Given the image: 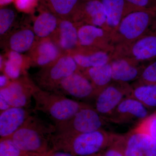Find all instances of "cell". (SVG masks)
I'll list each match as a JSON object with an SVG mask.
<instances>
[{"label":"cell","instance_id":"1","mask_svg":"<svg viewBox=\"0 0 156 156\" xmlns=\"http://www.w3.org/2000/svg\"><path fill=\"white\" fill-rule=\"evenodd\" d=\"M35 109L44 113L55 126L69 120L81 109L89 105L53 91L44 90L36 86L33 93Z\"/></svg>","mask_w":156,"mask_h":156},{"label":"cell","instance_id":"2","mask_svg":"<svg viewBox=\"0 0 156 156\" xmlns=\"http://www.w3.org/2000/svg\"><path fill=\"white\" fill-rule=\"evenodd\" d=\"M56 131L55 125H50L31 115L23 126L10 138L24 152L38 151L44 147L46 138L53 135Z\"/></svg>","mask_w":156,"mask_h":156},{"label":"cell","instance_id":"3","mask_svg":"<svg viewBox=\"0 0 156 156\" xmlns=\"http://www.w3.org/2000/svg\"><path fill=\"white\" fill-rule=\"evenodd\" d=\"M156 18V11L142 10L131 12L123 17L112 34V38L116 43L132 44L144 35Z\"/></svg>","mask_w":156,"mask_h":156},{"label":"cell","instance_id":"4","mask_svg":"<svg viewBox=\"0 0 156 156\" xmlns=\"http://www.w3.org/2000/svg\"><path fill=\"white\" fill-rule=\"evenodd\" d=\"M55 133L56 138L68 140L73 153L79 156H92L100 152L108 146L115 136L102 129L78 134Z\"/></svg>","mask_w":156,"mask_h":156},{"label":"cell","instance_id":"5","mask_svg":"<svg viewBox=\"0 0 156 156\" xmlns=\"http://www.w3.org/2000/svg\"><path fill=\"white\" fill-rule=\"evenodd\" d=\"M103 116L90 105L81 109L64 122L56 126V133L81 134L102 129L105 122Z\"/></svg>","mask_w":156,"mask_h":156},{"label":"cell","instance_id":"6","mask_svg":"<svg viewBox=\"0 0 156 156\" xmlns=\"http://www.w3.org/2000/svg\"><path fill=\"white\" fill-rule=\"evenodd\" d=\"M117 136L124 156H156V140L147 134L133 130Z\"/></svg>","mask_w":156,"mask_h":156},{"label":"cell","instance_id":"7","mask_svg":"<svg viewBox=\"0 0 156 156\" xmlns=\"http://www.w3.org/2000/svg\"><path fill=\"white\" fill-rule=\"evenodd\" d=\"M52 91L79 99L95 98L97 95L89 79L78 71L62 80Z\"/></svg>","mask_w":156,"mask_h":156},{"label":"cell","instance_id":"8","mask_svg":"<svg viewBox=\"0 0 156 156\" xmlns=\"http://www.w3.org/2000/svg\"><path fill=\"white\" fill-rule=\"evenodd\" d=\"M131 90L124 84H110L95 98V110L102 116H109L123 99L130 96Z\"/></svg>","mask_w":156,"mask_h":156},{"label":"cell","instance_id":"9","mask_svg":"<svg viewBox=\"0 0 156 156\" xmlns=\"http://www.w3.org/2000/svg\"><path fill=\"white\" fill-rule=\"evenodd\" d=\"M78 67L73 56H62L42 73L40 83L45 90L53 91L62 80L77 71Z\"/></svg>","mask_w":156,"mask_h":156},{"label":"cell","instance_id":"10","mask_svg":"<svg viewBox=\"0 0 156 156\" xmlns=\"http://www.w3.org/2000/svg\"><path fill=\"white\" fill-rule=\"evenodd\" d=\"M35 87L28 79H18L1 89L0 96L7 101L11 107L27 108Z\"/></svg>","mask_w":156,"mask_h":156},{"label":"cell","instance_id":"11","mask_svg":"<svg viewBox=\"0 0 156 156\" xmlns=\"http://www.w3.org/2000/svg\"><path fill=\"white\" fill-rule=\"evenodd\" d=\"M147 108L136 98L128 96L123 99L109 116L116 123L142 121L148 116Z\"/></svg>","mask_w":156,"mask_h":156},{"label":"cell","instance_id":"12","mask_svg":"<svg viewBox=\"0 0 156 156\" xmlns=\"http://www.w3.org/2000/svg\"><path fill=\"white\" fill-rule=\"evenodd\" d=\"M30 111L25 108L11 107L0 114L1 139L10 138L21 128L30 116Z\"/></svg>","mask_w":156,"mask_h":156},{"label":"cell","instance_id":"13","mask_svg":"<svg viewBox=\"0 0 156 156\" xmlns=\"http://www.w3.org/2000/svg\"><path fill=\"white\" fill-rule=\"evenodd\" d=\"M131 53L137 61L152 60L156 58V30L145 35L132 43Z\"/></svg>","mask_w":156,"mask_h":156},{"label":"cell","instance_id":"14","mask_svg":"<svg viewBox=\"0 0 156 156\" xmlns=\"http://www.w3.org/2000/svg\"><path fill=\"white\" fill-rule=\"evenodd\" d=\"M110 63L112 80L117 83H128L137 79L141 74L139 68L127 59L118 58Z\"/></svg>","mask_w":156,"mask_h":156},{"label":"cell","instance_id":"15","mask_svg":"<svg viewBox=\"0 0 156 156\" xmlns=\"http://www.w3.org/2000/svg\"><path fill=\"white\" fill-rule=\"evenodd\" d=\"M84 74L94 87L97 95L110 84L112 80L111 65L110 62L104 65L86 69Z\"/></svg>","mask_w":156,"mask_h":156},{"label":"cell","instance_id":"16","mask_svg":"<svg viewBox=\"0 0 156 156\" xmlns=\"http://www.w3.org/2000/svg\"><path fill=\"white\" fill-rule=\"evenodd\" d=\"M106 14V27L112 32L119 25L123 18L125 0H101Z\"/></svg>","mask_w":156,"mask_h":156},{"label":"cell","instance_id":"17","mask_svg":"<svg viewBox=\"0 0 156 156\" xmlns=\"http://www.w3.org/2000/svg\"><path fill=\"white\" fill-rule=\"evenodd\" d=\"M106 31L105 29L91 24L82 26L78 30L79 43L83 47L95 45L108 37Z\"/></svg>","mask_w":156,"mask_h":156},{"label":"cell","instance_id":"18","mask_svg":"<svg viewBox=\"0 0 156 156\" xmlns=\"http://www.w3.org/2000/svg\"><path fill=\"white\" fill-rule=\"evenodd\" d=\"M59 54V50L53 42L43 41L37 46L35 63L38 66H47L57 60Z\"/></svg>","mask_w":156,"mask_h":156},{"label":"cell","instance_id":"19","mask_svg":"<svg viewBox=\"0 0 156 156\" xmlns=\"http://www.w3.org/2000/svg\"><path fill=\"white\" fill-rule=\"evenodd\" d=\"M57 19L54 14L45 12L40 14L34 23V32L40 38H45L53 33L57 27Z\"/></svg>","mask_w":156,"mask_h":156},{"label":"cell","instance_id":"20","mask_svg":"<svg viewBox=\"0 0 156 156\" xmlns=\"http://www.w3.org/2000/svg\"><path fill=\"white\" fill-rule=\"evenodd\" d=\"M59 45L65 50H72L78 43V30L70 21L63 20L59 23Z\"/></svg>","mask_w":156,"mask_h":156},{"label":"cell","instance_id":"21","mask_svg":"<svg viewBox=\"0 0 156 156\" xmlns=\"http://www.w3.org/2000/svg\"><path fill=\"white\" fill-rule=\"evenodd\" d=\"M35 35L34 31L28 29L16 32L10 38V48L13 51L19 53L28 51L33 44Z\"/></svg>","mask_w":156,"mask_h":156},{"label":"cell","instance_id":"22","mask_svg":"<svg viewBox=\"0 0 156 156\" xmlns=\"http://www.w3.org/2000/svg\"><path fill=\"white\" fill-rule=\"evenodd\" d=\"M84 10L90 24L102 28L106 25V12L101 1L89 0L85 4Z\"/></svg>","mask_w":156,"mask_h":156},{"label":"cell","instance_id":"23","mask_svg":"<svg viewBox=\"0 0 156 156\" xmlns=\"http://www.w3.org/2000/svg\"><path fill=\"white\" fill-rule=\"evenodd\" d=\"M130 96L139 101L147 108H156V84H140L131 89Z\"/></svg>","mask_w":156,"mask_h":156},{"label":"cell","instance_id":"24","mask_svg":"<svg viewBox=\"0 0 156 156\" xmlns=\"http://www.w3.org/2000/svg\"><path fill=\"white\" fill-rule=\"evenodd\" d=\"M73 57L78 66L85 69L107 64L110 60L108 54L103 51H98L89 55L78 53L75 54Z\"/></svg>","mask_w":156,"mask_h":156},{"label":"cell","instance_id":"25","mask_svg":"<svg viewBox=\"0 0 156 156\" xmlns=\"http://www.w3.org/2000/svg\"><path fill=\"white\" fill-rule=\"evenodd\" d=\"M50 9L55 14L62 16H68L74 11L78 0H47Z\"/></svg>","mask_w":156,"mask_h":156},{"label":"cell","instance_id":"26","mask_svg":"<svg viewBox=\"0 0 156 156\" xmlns=\"http://www.w3.org/2000/svg\"><path fill=\"white\" fill-rule=\"evenodd\" d=\"M133 130L147 134L156 140V112L140 121Z\"/></svg>","mask_w":156,"mask_h":156},{"label":"cell","instance_id":"27","mask_svg":"<svg viewBox=\"0 0 156 156\" xmlns=\"http://www.w3.org/2000/svg\"><path fill=\"white\" fill-rule=\"evenodd\" d=\"M22 152L11 138L1 139L0 156H20Z\"/></svg>","mask_w":156,"mask_h":156},{"label":"cell","instance_id":"28","mask_svg":"<svg viewBox=\"0 0 156 156\" xmlns=\"http://www.w3.org/2000/svg\"><path fill=\"white\" fill-rule=\"evenodd\" d=\"M14 11L9 9H2L0 10V34L3 35L10 28L14 18Z\"/></svg>","mask_w":156,"mask_h":156},{"label":"cell","instance_id":"29","mask_svg":"<svg viewBox=\"0 0 156 156\" xmlns=\"http://www.w3.org/2000/svg\"><path fill=\"white\" fill-rule=\"evenodd\" d=\"M140 84H156V60L143 70L140 76Z\"/></svg>","mask_w":156,"mask_h":156},{"label":"cell","instance_id":"30","mask_svg":"<svg viewBox=\"0 0 156 156\" xmlns=\"http://www.w3.org/2000/svg\"><path fill=\"white\" fill-rule=\"evenodd\" d=\"M23 67L22 66L8 59L4 63L3 69L5 74L14 80L19 79L22 73Z\"/></svg>","mask_w":156,"mask_h":156},{"label":"cell","instance_id":"31","mask_svg":"<svg viewBox=\"0 0 156 156\" xmlns=\"http://www.w3.org/2000/svg\"><path fill=\"white\" fill-rule=\"evenodd\" d=\"M97 156H124L122 150L118 143L117 136L115 135L112 142Z\"/></svg>","mask_w":156,"mask_h":156},{"label":"cell","instance_id":"32","mask_svg":"<svg viewBox=\"0 0 156 156\" xmlns=\"http://www.w3.org/2000/svg\"><path fill=\"white\" fill-rule=\"evenodd\" d=\"M134 6L144 10L156 11V0H125Z\"/></svg>","mask_w":156,"mask_h":156},{"label":"cell","instance_id":"33","mask_svg":"<svg viewBox=\"0 0 156 156\" xmlns=\"http://www.w3.org/2000/svg\"><path fill=\"white\" fill-rule=\"evenodd\" d=\"M37 3V0H15L17 9L21 11H27L32 9Z\"/></svg>","mask_w":156,"mask_h":156},{"label":"cell","instance_id":"34","mask_svg":"<svg viewBox=\"0 0 156 156\" xmlns=\"http://www.w3.org/2000/svg\"><path fill=\"white\" fill-rule=\"evenodd\" d=\"M9 59L23 66V59L20 53L11 50L9 53Z\"/></svg>","mask_w":156,"mask_h":156},{"label":"cell","instance_id":"35","mask_svg":"<svg viewBox=\"0 0 156 156\" xmlns=\"http://www.w3.org/2000/svg\"><path fill=\"white\" fill-rule=\"evenodd\" d=\"M10 108H11V107L9 105L7 101L4 98L0 96V111H4Z\"/></svg>","mask_w":156,"mask_h":156},{"label":"cell","instance_id":"36","mask_svg":"<svg viewBox=\"0 0 156 156\" xmlns=\"http://www.w3.org/2000/svg\"><path fill=\"white\" fill-rule=\"evenodd\" d=\"M9 79V78L5 74L1 75L0 76V88H1V89L7 87L10 83Z\"/></svg>","mask_w":156,"mask_h":156},{"label":"cell","instance_id":"37","mask_svg":"<svg viewBox=\"0 0 156 156\" xmlns=\"http://www.w3.org/2000/svg\"><path fill=\"white\" fill-rule=\"evenodd\" d=\"M53 156H73L72 154L66 152H57L54 154Z\"/></svg>","mask_w":156,"mask_h":156},{"label":"cell","instance_id":"38","mask_svg":"<svg viewBox=\"0 0 156 156\" xmlns=\"http://www.w3.org/2000/svg\"><path fill=\"white\" fill-rule=\"evenodd\" d=\"M13 0H0L1 5H4L11 2Z\"/></svg>","mask_w":156,"mask_h":156}]
</instances>
